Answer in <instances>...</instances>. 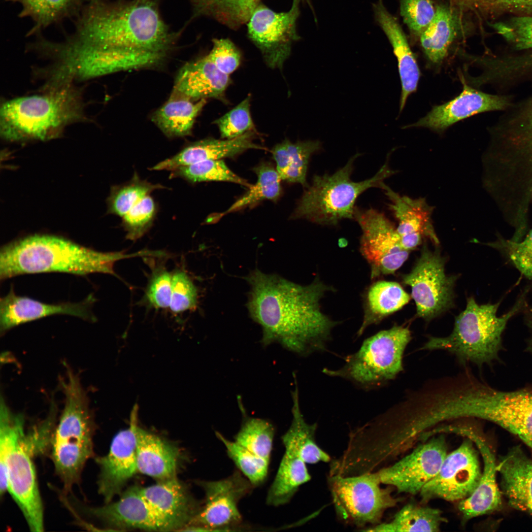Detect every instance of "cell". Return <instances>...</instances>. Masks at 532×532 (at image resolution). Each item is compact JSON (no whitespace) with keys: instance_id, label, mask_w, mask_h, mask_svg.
Listing matches in <instances>:
<instances>
[{"instance_id":"obj_1","label":"cell","mask_w":532,"mask_h":532,"mask_svg":"<svg viewBox=\"0 0 532 532\" xmlns=\"http://www.w3.org/2000/svg\"><path fill=\"white\" fill-rule=\"evenodd\" d=\"M73 35L106 52L119 71L157 66L178 33L163 19L157 0H87Z\"/></svg>"},{"instance_id":"obj_2","label":"cell","mask_w":532,"mask_h":532,"mask_svg":"<svg viewBox=\"0 0 532 532\" xmlns=\"http://www.w3.org/2000/svg\"><path fill=\"white\" fill-rule=\"evenodd\" d=\"M247 280L248 310L262 328L264 345L277 342L302 356L326 349L338 323L322 312L320 301L332 287L318 277L303 286L258 269Z\"/></svg>"},{"instance_id":"obj_3","label":"cell","mask_w":532,"mask_h":532,"mask_svg":"<svg viewBox=\"0 0 532 532\" xmlns=\"http://www.w3.org/2000/svg\"><path fill=\"white\" fill-rule=\"evenodd\" d=\"M123 252H100L64 237L34 234L3 245L0 250V280L19 275L48 272L86 275L93 273L117 276L118 261L141 256Z\"/></svg>"},{"instance_id":"obj_4","label":"cell","mask_w":532,"mask_h":532,"mask_svg":"<svg viewBox=\"0 0 532 532\" xmlns=\"http://www.w3.org/2000/svg\"><path fill=\"white\" fill-rule=\"evenodd\" d=\"M84 116L80 91L70 81L53 79L42 93L4 101L0 111L1 136L11 141L46 140Z\"/></svg>"},{"instance_id":"obj_5","label":"cell","mask_w":532,"mask_h":532,"mask_svg":"<svg viewBox=\"0 0 532 532\" xmlns=\"http://www.w3.org/2000/svg\"><path fill=\"white\" fill-rule=\"evenodd\" d=\"M528 289L519 296L510 310L498 316L500 302L480 304L472 297L455 319L454 328L445 337H429L422 349L443 350L456 356L462 363L481 366L499 359L502 335L509 320L528 305Z\"/></svg>"},{"instance_id":"obj_6","label":"cell","mask_w":532,"mask_h":532,"mask_svg":"<svg viewBox=\"0 0 532 532\" xmlns=\"http://www.w3.org/2000/svg\"><path fill=\"white\" fill-rule=\"evenodd\" d=\"M66 367L67 378L61 382L65 406L49 447L55 472L67 492L78 483L86 463L94 456L95 424L78 375Z\"/></svg>"},{"instance_id":"obj_7","label":"cell","mask_w":532,"mask_h":532,"mask_svg":"<svg viewBox=\"0 0 532 532\" xmlns=\"http://www.w3.org/2000/svg\"><path fill=\"white\" fill-rule=\"evenodd\" d=\"M359 155L351 157L343 167L331 175H315L292 217L323 226H336L343 219H354L355 205L359 196L369 188H380L384 180L395 173L387 162L373 177L355 182L351 176L354 162Z\"/></svg>"},{"instance_id":"obj_8","label":"cell","mask_w":532,"mask_h":532,"mask_svg":"<svg viewBox=\"0 0 532 532\" xmlns=\"http://www.w3.org/2000/svg\"><path fill=\"white\" fill-rule=\"evenodd\" d=\"M411 339L408 328L394 325L365 340L357 352L345 358L342 367L323 372L365 389L379 387L403 370V354Z\"/></svg>"},{"instance_id":"obj_9","label":"cell","mask_w":532,"mask_h":532,"mask_svg":"<svg viewBox=\"0 0 532 532\" xmlns=\"http://www.w3.org/2000/svg\"><path fill=\"white\" fill-rule=\"evenodd\" d=\"M328 483L335 511L347 524L362 528L380 523L384 512L399 501L392 487H381L376 471L343 476L329 475Z\"/></svg>"},{"instance_id":"obj_10","label":"cell","mask_w":532,"mask_h":532,"mask_svg":"<svg viewBox=\"0 0 532 532\" xmlns=\"http://www.w3.org/2000/svg\"><path fill=\"white\" fill-rule=\"evenodd\" d=\"M36 455L24 432L0 469V494L8 492L30 530L39 532L44 530V511L33 460Z\"/></svg>"},{"instance_id":"obj_11","label":"cell","mask_w":532,"mask_h":532,"mask_svg":"<svg viewBox=\"0 0 532 532\" xmlns=\"http://www.w3.org/2000/svg\"><path fill=\"white\" fill-rule=\"evenodd\" d=\"M471 413L472 418L500 426L532 449V390L500 391L476 378L472 390Z\"/></svg>"},{"instance_id":"obj_12","label":"cell","mask_w":532,"mask_h":532,"mask_svg":"<svg viewBox=\"0 0 532 532\" xmlns=\"http://www.w3.org/2000/svg\"><path fill=\"white\" fill-rule=\"evenodd\" d=\"M445 262L437 248L432 251L425 242L414 267L402 277L404 284L411 288L417 316L427 321L453 305L457 277L446 274Z\"/></svg>"},{"instance_id":"obj_13","label":"cell","mask_w":532,"mask_h":532,"mask_svg":"<svg viewBox=\"0 0 532 532\" xmlns=\"http://www.w3.org/2000/svg\"><path fill=\"white\" fill-rule=\"evenodd\" d=\"M491 161L508 180L532 186V100L509 126L492 134Z\"/></svg>"},{"instance_id":"obj_14","label":"cell","mask_w":532,"mask_h":532,"mask_svg":"<svg viewBox=\"0 0 532 532\" xmlns=\"http://www.w3.org/2000/svg\"><path fill=\"white\" fill-rule=\"evenodd\" d=\"M354 219L362 230L360 251L369 265L371 279L395 273L410 252L402 246L394 224L383 213L373 208L356 207Z\"/></svg>"},{"instance_id":"obj_15","label":"cell","mask_w":532,"mask_h":532,"mask_svg":"<svg viewBox=\"0 0 532 532\" xmlns=\"http://www.w3.org/2000/svg\"><path fill=\"white\" fill-rule=\"evenodd\" d=\"M300 1L293 0L290 9L283 12L260 3L247 23L248 36L269 67H281L290 54L292 43L299 38L297 21Z\"/></svg>"},{"instance_id":"obj_16","label":"cell","mask_w":532,"mask_h":532,"mask_svg":"<svg viewBox=\"0 0 532 532\" xmlns=\"http://www.w3.org/2000/svg\"><path fill=\"white\" fill-rule=\"evenodd\" d=\"M474 445L466 437L456 449L447 454L437 473L419 493L423 502L436 499L459 502L472 494L482 473Z\"/></svg>"},{"instance_id":"obj_17","label":"cell","mask_w":532,"mask_h":532,"mask_svg":"<svg viewBox=\"0 0 532 532\" xmlns=\"http://www.w3.org/2000/svg\"><path fill=\"white\" fill-rule=\"evenodd\" d=\"M447 454L443 435H433L408 454L376 472L381 484L398 492L416 495L437 473Z\"/></svg>"},{"instance_id":"obj_18","label":"cell","mask_w":532,"mask_h":532,"mask_svg":"<svg viewBox=\"0 0 532 532\" xmlns=\"http://www.w3.org/2000/svg\"><path fill=\"white\" fill-rule=\"evenodd\" d=\"M205 495V504L192 523L207 531H230L242 521L238 508L239 500L252 489V484L238 471L227 478L200 481Z\"/></svg>"},{"instance_id":"obj_19","label":"cell","mask_w":532,"mask_h":532,"mask_svg":"<svg viewBox=\"0 0 532 532\" xmlns=\"http://www.w3.org/2000/svg\"><path fill=\"white\" fill-rule=\"evenodd\" d=\"M137 406L131 413L129 428L119 432L113 437L108 452L95 458L100 468L97 481L99 494L105 503L119 495L126 483L138 471L135 426Z\"/></svg>"},{"instance_id":"obj_20","label":"cell","mask_w":532,"mask_h":532,"mask_svg":"<svg viewBox=\"0 0 532 532\" xmlns=\"http://www.w3.org/2000/svg\"><path fill=\"white\" fill-rule=\"evenodd\" d=\"M84 509L88 515L111 528L156 531L176 530L173 524L147 503L137 486L128 489L116 501Z\"/></svg>"},{"instance_id":"obj_21","label":"cell","mask_w":532,"mask_h":532,"mask_svg":"<svg viewBox=\"0 0 532 532\" xmlns=\"http://www.w3.org/2000/svg\"><path fill=\"white\" fill-rule=\"evenodd\" d=\"M454 434L470 439L480 452L483 469L478 486L472 494L459 501L458 508L465 521L496 511L501 506L500 491L496 481L497 464L493 450L482 435L472 427L457 424Z\"/></svg>"},{"instance_id":"obj_22","label":"cell","mask_w":532,"mask_h":532,"mask_svg":"<svg viewBox=\"0 0 532 532\" xmlns=\"http://www.w3.org/2000/svg\"><path fill=\"white\" fill-rule=\"evenodd\" d=\"M95 301L90 294L79 302L46 303L16 295L12 285L9 293L0 299V331L4 333L18 325L56 314H67L94 322L96 318L91 308Z\"/></svg>"},{"instance_id":"obj_23","label":"cell","mask_w":532,"mask_h":532,"mask_svg":"<svg viewBox=\"0 0 532 532\" xmlns=\"http://www.w3.org/2000/svg\"><path fill=\"white\" fill-rule=\"evenodd\" d=\"M380 188L390 201L389 206L398 221L397 231L404 249L409 252L415 249L425 238L436 245L439 244L432 219L434 207L425 198L401 196L384 182Z\"/></svg>"},{"instance_id":"obj_24","label":"cell","mask_w":532,"mask_h":532,"mask_svg":"<svg viewBox=\"0 0 532 532\" xmlns=\"http://www.w3.org/2000/svg\"><path fill=\"white\" fill-rule=\"evenodd\" d=\"M463 90L456 97L434 106L424 117L407 127H424L442 132L455 123L480 113L501 110L508 105L504 97L476 90L463 82Z\"/></svg>"},{"instance_id":"obj_25","label":"cell","mask_w":532,"mask_h":532,"mask_svg":"<svg viewBox=\"0 0 532 532\" xmlns=\"http://www.w3.org/2000/svg\"><path fill=\"white\" fill-rule=\"evenodd\" d=\"M138 489L147 503L177 530L192 523L200 509L176 476Z\"/></svg>"},{"instance_id":"obj_26","label":"cell","mask_w":532,"mask_h":532,"mask_svg":"<svg viewBox=\"0 0 532 532\" xmlns=\"http://www.w3.org/2000/svg\"><path fill=\"white\" fill-rule=\"evenodd\" d=\"M375 17L388 37L397 57L401 84L399 110H402L409 95L417 88L420 71L406 36L395 17L384 6L382 0L373 5Z\"/></svg>"},{"instance_id":"obj_27","label":"cell","mask_w":532,"mask_h":532,"mask_svg":"<svg viewBox=\"0 0 532 532\" xmlns=\"http://www.w3.org/2000/svg\"><path fill=\"white\" fill-rule=\"evenodd\" d=\"M231 80L206 56L186 64L176 76L173 94L193 100L208 98L224 99Z\"/></svg>"},{"instance_id":"obj_28","label":"cell","mask_w":532,"mask_h":532,"mask_svg":"<svg viewBox=\"0 0 532 532\" xmlns=\"http://www.w3.org/2000/svg\"><path fill=\"white\" fill-rule=\"evenodd\" d=\"M252 131L232 139H205L185 147L174 156L160 162L151 169L171 170L209 160L233 157L250 149H265L254 142Z\"/></svg>"},{"instance_id":"obj_29","label":"cell","mask_w":532,"mask_h":532,"mask_svg":"<svg viewBox=\"0 0 532 532\" xmlns=\"http://www.w3.org/2000/svg\"><path fill=\"white\" fill-rule=\"evenodd\" d=\"M497 469L509 505L532 515V461L516 446L501 458Z\"/></svg>"},{"instance_id":"obj_30","label":"cell","mask_w":532,"mask_h":532,"mask_svg":"<svg viewBox=\"0 0 532 532\" xmlns=\"http://www.w3.org/2000/svg\"><path fill=\"white\" fill-rule=\"evenodd\" d=\"M138 471L159 480L176 475L179 452L159 436L135 426Z\"/></svg>"},{"instance_id":"obj_31","label":"cell","mask_w":532,"mask_h":532,"mask_svg":"<svg viewBox=\"0 0 532 532\" xmlns=\"http://www.w3.org/2000/svg\"><path fill=\"white\" fill-rule=\"evenodd\" d=\"M435 15L419 37L423 52L430 63L440 65L452 44L463 31L465 17L448 4L435 7Z\"/></svg>"},{"instance_id":"obj_32","label":"cell","mask_w":532,"mask_h":532,"mask_svg":"<svg viewBox=\"0 0 532 532\" xmlns=\"http://www.w3.org/2000/svg\"><path fill=\"white\" fill-rule=\"evenodd\" d=\"M292 394V420L289 428L282 437L285 449L297 455L306 464L331 462L329 455L316 443L317 424L307 423L301 413L297 383Z\"/></svg>"},{"instance_id":"obj_33","label":"cell","mask_w":532,"mask_h":532,"mask_svg":"<svg viewBox=\"0 0 532 532\" xmlns=\"http://www.w3.org/2000/svg\"><path fill=\"white\" fill-rule=\"evenodd\" d=\"M410 299L401 285L396 282L378 281L369 288L365 299L364 316L357 332L361 336L369 326L399 310Z\"/></svg>"},{"instance_id":"obj_34","label":"cell","mask_w":532,"mask_h":532,"mask_svg":"<svg viewBox=\"0 0 532 532\" xmlns=\"http://www.w3.org/2000/svg\"><path fill=\"white\" fill-rule=\"evenodd\" d=\"M185 96L173 94L152 116V121L168 137L191 133L195 119L206 103L205 99L194 102Z\"/></svg>"},{"instance_id":"obj_35","label":"cell","mask_w":532,"mask_h":532,"mask_svg":"<svg viewBox=\"0 0 532 532\" xmlns=\"http://www.w3.org/2000/svg\"><path fill=\"white\" fill-rule=\"evenodd\" d=\"M321 148L320 141L306 140L293 143L286 139L272 150L276 170L281 179L299 183L306 188V174L311 156Z\"/></svg>"},{"instance_id":"obj_36","label":"cell","mask_w":532,"mask_h":532,"mask_svg":"<svg viewBox=\"0 0 532 532\" xmlns=\"http://www.w3.org/2000/svg\"><path fill=\"white\" fill-rule=\"evenodd\" d=\"M306 464L297 455L285 449L268 491L267 504L277 506L288 503L299 487L310 480Z\"/></svg>"},{"instance_id":"obj_37","label":"cell","mask_w":532,"mask_h":532,"mask_svg":"<svg viewBox=\"0 0 532 532\" xmlns=\"http://www.w3.org/2000/svg\"><path fill=\"white\" fill-rule=\"evenodd\" d=\"M20 4V17L32 20L33 26L29 34L79 14L87 0H6Z\"/></svg>"},{"instance_id":"obj_38","label":"cell","mask_w":532,"mask_h":532,"mask_svg":"<svg viewBox=\"0 0 532 532\" xmlns=\"http://www.w3.org/2000/svg\"><path fill=\"white\" fill-rule=\"evenodd\" d=\"M447 520L437 508L409 503L402 507L389 522L364 530L368 532H438Z\"/></svg>"},{"instance_id":"obj_39","label":"cell","mask_w":532,"mask_h":532,"mask_svg":"<svg viewBox=\"0 0 532 532\" xmlns=\"http://www.w3.org/2000/svg\"><path fill=\"white\" fill-rule=\"evenodd\" d=\"M194 17L205 16L236 30L247 23L260 0H190Z\"/></svg>"},{"instance_id":"obj_40","label":"cell","mask_w":532,"mask_h":532,"mask_svg":"<svg viewBox=\"0 0 532 532\" xmlns=\"http://www.w3.org/2000/svg\"><path fill=\"white\" fill-rule=\"evenodd\" d=\"M449 5L460 14H473L481 20L500 16H532V0H448Z\"/></svg>"},{"instance_id":"obj_41","label":"cell","mask_w":532,"mask_h":532,"mask_svg":"<svg viewBox=\"0 0 532 532\" xmlns=\"http://www.w3.org/2000/svg\"><path fill=\"white\" fill-rule=\"evenodd\" d=\"M254 170L257 175L256 183L251 185L248 191L220 216L264 200H275L279 197L281 179L276 169L265 163L255 167Z\"/></svg>"},{"instance_id":"obj_42","label":"cell","mask_w":532,"mask_h":532,"mask_svg":"<svg viewBox=\"0 0 532 532\" xmlns=\"http://www.w3.org/2000/svg\"><path fill=\"white\" fill-rule=\"evenodd\" d=\"M274 435V428L268 421L246 418L234 441L256 455L269 460Z\"/></svg>"},{"instance_id":"obj_43","label":"cell","mask_w":532,"mask_h":532,"mask_svg":"<svg viewBox=\"0 0 532 532\" xmlns=\"http://www.w3.org/2000/svg\"><path fill=\"white\" fill-rule=\"evenodd\" d=\"M164 188L161 185L141 180L135 173L130 181L111 189L107 201L108 211L122 217L154 190Z\"/></svg>"},{"instance_id":"obj_44","label":"cell","mask_w":532,"mask_h":532,"mask_svg":"<svg viewBox=\"0 0 532 532\" xmlns=\"http://www.w3.org/2000/svg\"><path fill=\"white\" fill-rule=\"evenodd\" d=\"M172 176L192 183L203 181H227L250 187L246 181L233 172L223 160H209L179 167L172 170Z\"/></svg>"},{"instance_id":"obj_45","label":"cell","mask_w":532,"mask_h":532,"mask_svg":"<svg viewBox=\"0 0 532 532\" xmlns=\"http://www.w3.org/2000/svg\"><path fill=\"white\" fill-rule=\"evenodd\" d=\"M216 434L224 445L229 457L252 485L263 482L267 475L269 460L256 455L235 441L227 439L218 432Z\"/></svg>"},{"instance_id":"obj_46","label":"cell","mask_w":532,"mask_h":532,"mask_svg":"<svg viewBox=\"0 0 532 532\" xmlns=\"http://www.w3.org/2000/svg\"><path fill=\"white\" fill-rule=\"evenodd\" d=\"M486 245L503 252L521 273L532 281V229L519 241L498 236Z\"/></svg>"},{"instance_id":"obj_47","label":"cell","mask_w":532,"mask_h":532,"mask_svg":"<svg viewBox=\"0 0 532 532\" xmlns=\"http://www.w3.org/2000/svg\"><path fill=\"white\" fill-rule=\"evenodd\" d=\"M156 212L153 199L147 196L134 205L122 217V225L127 239L135 241L150 228Z\"/></svg>"},{"instance_id":"obj_48","label":"cell","mask_w":532,"mask_h":532,"mask_svg":"<svg viewBox=\"0 0 532 532\" xmlns=\"http://www.w3.org/2000/svg\"><path fill=\"white\" fill-rule=\"evenodd\" d=\"M431 0H400V13L411 33L420 37L435 14Z\"/></svg>"},{"instance_id":"obj_49","label":"cell","mask_w":532,"mask_h":532,"mask_svg":"<svg viewBox=\"0 0 532 532\" xmlns=\"http://www.w3.org/2000/svg\"><path fill=\"white\" fill-rule=\"evenodd\" d=\"M250 96H248L234 108L214 122L218 127L222 138H234L254 130V125L250 112Z\"/></svg>"},{"instance_id":"obj_50","label":"cell","mask_w":532,"mask_h":532,"mask_svg":"<svg viewBox=\"0 0 532 532\" xmlns=\"http://www.w3.org/2000/svg\"><path fill=\"white\" fill-rule=\"evenodd\" d=\"M491 26L517 49H532V16H512Z\"/></svg>"},{"instance_id":"obj_51","label":"cell","mask_w":532,"mask_h":532,"mask_svg":"<svg viewBox=\"0 0 532 532\" xmlns=\"http://www.w3.org/2000/svg\"><path fill=\"white\" fill-rule=\"evenodd\" d=\"M197 304L198 291L193 281L184 271L176 270L172 274L171 311L177 314L192 310Z\"/></svg>"},{"instance_id":"obj_52","label":"cell","mask_w":532,"mask_h":532,"mask_svg":"<svg viewBox=\"0 0 532 532\" xmlns=\"http://www.w3.org/2000/svg\"><path fill=\"white\" fill-rule=\"evenodd\" d=\"M172 274L164 266L153 267L144 295L145 300L156 309L166 308L171 299Z\"/></svg>"},{"instance_id":"obj_53","label":"cell","mask_w":532,"mask_h":532,"mask_svg":"<svg viewBox=\"0 0 532 532\" xmlns=\"http://www.w3.org/2000/svg\"><path fill=\"white\" fill-rule=\"evenodd\" d=\"M212 42V48L207 56L220 71L229 75L240 65L239 51L228 38H215Z\"/></svg>"},{"instance_id":"obj_54","label":"cell","mask_w":532,"mask_h":532,"mask_svg":"<svg viewBox=\"0 0 532 532\" xmlns=\"http://www.w3.org/2000/svg\"><path fill=\"white\" fill-rule=\"evenodd\" d=\"M523 311L524 312L525 323L528 328L530 333L526 347V350L529 352L532 353V307L528 306L527 305Z\"/></svg>"}]
</instances>
